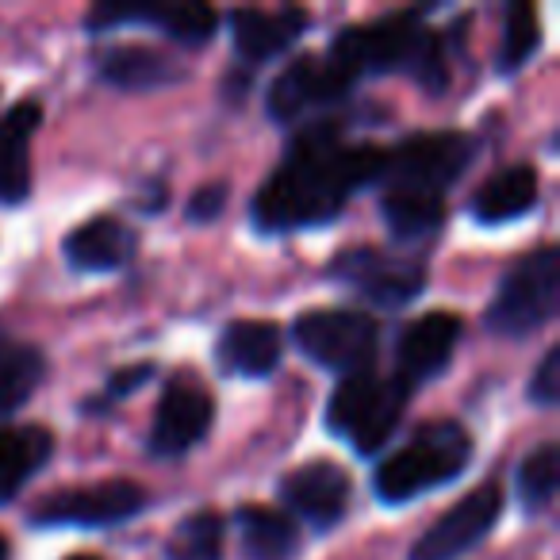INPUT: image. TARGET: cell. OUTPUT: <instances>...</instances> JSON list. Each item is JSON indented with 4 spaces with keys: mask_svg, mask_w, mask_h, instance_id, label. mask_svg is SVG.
Segmentation results:
<instances>
[{
    "mask_svg": "<svg viewBox=\"0 0 560 560\" xmlns=\"http://www.w3.org/2000/svg\"><path fill=\"white\" fill-rule=\"evenodd\" d=\"M381 170L384 147L342 142L335 124H307L254 196V226L261 234H292L330 223L353 192L381 180Z\"/></svg>",
    "mask_w": 560,
    "mask_h": 560,
    "instance_id": "cell-1",
    "label": "cell"
},
{
    "mask_svg": "<svg viewBox=\"0 0 560 560\" xmlns=\"http://www.w3.org/2000/svg\"><path fill=\"white\" fill-rule=\"evenodd\" d=\"M327 62L338 66L358 85L369 73H411L427 93L450 85V66L434 27L422 24V12H392L373 24L346 27L327 50Z\"/></svg>",
    "mask_w": 560,
    "mask_h": 560,
    "instance_id": "cell-2",
    "label": "cell"
},
{
    "mask_svg": "<svg viewBox=\"0 0 560 560\" xmlns=\"http://www.w3.org/2000/svg\"><path fill=\"white\" fill-rule=\"evenodd\" d=\"M468 465H472V438L457 422H430L404 450L381 460L373 472V491L388 506L411 503L422 491L453 483Z\"/></svg>",
    "mask_w": 560,
    "mask_h": 560,
    "instance_id": "cell-3",
    "label": "cell"
},
{
    "mask_svg": "<svg viewBox=\"0 0 560 560\" xmlns=\"http://www.w3.org/2000/svg\"><path fill=\"white\" fill-rule=\"evenodd\" d=\"M560 304V249L541 246L522 257L503 277L483 312V327L499 338H526L557 315Z\"/></svg>",
    "mask_w": 560,
    "mask_h": 560,
    "instance_id": "cell-4",
    "label": "cell"
},
{
    "mask_svg": "<svg viewBox=\"0 0 560 560\" xmlns=\"http://www.w3.org/2000/svg\"><path fill=\"white\" fill-rule=\"evenodd\" d=\"M407 396H411V388L399 384L396 376H346L327 404V427L342 442H350L361 457H373L404 419Z\"/></svg>",
    "mask_w": 560,
    "mask_h": 560,
    "instance_id": "cell-5",
    "label": "cell"
},
{
    "mask_svg": "<svg viewBox=\"0 0 560 560\" xmlns=\"http://www.w3.org/2000/svg\"><path fill=\"white\" fill-rule=\"evenodd\" d=\"M292 338L315 365L330 373H369L381 350V323L358 307H315L292 323Z\"/></svg>",
    "mask_w": 560,
    "mask_h": 560,
    "instance_id": "cell-6",
    "label": "cell"
},
{
    "mask_svg": "<svg viewBox=\"0 0 560 560\" xmlns=\"http://www.w3.org/2000/svg\"><path fill=\"white\" fill-rule=\"evenodd\" d=\"M472 165V139L460 131L411 135L399 147L384 150V170L376 185L411 188V192L445 196V188Z\"/></svg>",
    "mask_w": 560,
    "mask_h": 560,
    "instance_id": "cell-7",
    "label": "cell"
},
{
    "mask_svg": "<svg viewBox=\"0 0 560 560\" xmlns=\"http://www.w3.org/2000/svg\"><path fill=\"white\" fill-rule=\"evenodd\" d=\"M147 511V491L131 480H104L89 488H62L32 511L35 526H119Z\"/></svg>",
    "mask_w": 560,
    "mask_h": 560,
    "instance_id": "cell-8",
    "label": "cell"
},
{
    "mask_svg": "<svg viewBox=\"0 0 560 560\" xmlns=\"http://www.w3.org/2000/svg\"><path fill=\"white\" fill-rule=\"evenodd\" d=\"M335 277L373 307H404L427 289V265L407 254H384L376 246H353L338 254Z\"/></svg>",
    "mask_w": 560,
    "mask_h": 560,
    "instance_id": "cell-9",
    "label": "cell"
},
{
    "mask_svg": "<svg viewBox=\"0 0 560 560\" xmlns=\"http://www.w3.org/2000/svg\"><path fill=\"white\" fill-rule=\"evenodd\" d=\"M350 89H353V81L346 78L338 66H330L327 55L323 58L304 55L272 78L265 108H269V116L277 119V124H304V119L342 104L346 96H350Z\"/></svg>",
    "mask_w": 560,
    "mask_h": 560,
    "instance_id": "cell-10",
    "label": "cell"
},
{
    "mask_svg": "<svg viewBox=\"0 0 560 560\" xmlns=\"http://www.w3.org/2000/svg\"><path fill=\"white\" fill-rule=\"evenodd\" d=\"M499 514H503V488L495 480L480 483L415 541L411 560H460L480 541H488V534L499 526Z\"/></svg>",
    "mask_w": 560,
    "mask_h": 560,
    "instance_id": "cell-11",
    "label": "cell"
},
{
    "mask_svg": "<svg viewBox=\"0 0 560 560\" xmlns=\"http://www.w3.org/2000/svg\"><path fill=\"white\" fill-rule=\"evenodd\" d=\"M211 419H215V404H211L208 388L200 381H192V376H173L154 411L150 453L158 460L185 457L188 450H196L208 438Z\"/></svg>",
    "mask_w": 560,
    "mask_h": 560,
    "instance_id": "cell-12",
    "label": "cell"
},
{
    "mask_svg": "<svg viewBox=\"0 0 560 560\" xmlns=\"http://www.w3.org/2000/svg\"><path fill=\"white\" fill-rule=\"evenodd\" d=\"M350 472L338 460L315 457L280 480V499L315 529H335L350 506Z\"/></svg>",
    "mask_w": 560,
    "mask_h": 560,
    "instance_id": "cell-13",
    "label": "cell"
},
{
    "mask_svg": "<svg viewBox=\"0 0 560 560\" xmlns=\"http://www.w3.org/2000/svg\"><path fill=\"white\" fill-rule=\"evenodd\" d=\"M460 315L453 312H430V315H419L411 327L399 335V346H396V381L415 388L422 381H434L445 365H450L453 350L460 342Z\"/></svg>",
    "mask_w": 560,
    "mask_h": 560,
    "instance_id": "cell-14",
    "label": "cell"
},
{
    "mask_svg": "<svg viewBox=\"0 0 560 560\" xmlns=\"http://www.w3.org/2000/svg\"><path fill=\"white\" fill-rule=\"evenodd\" d=\"M119 24H154L180 47H203L219 32V12L208 4H177V9H158V4H101L89 16L93 32H112Z\"/></svg>",
    "mask_w": 560,
    "mask_h": 560,
    "instance_id": "cell-15",
    "label": "cell"
},
{
    "mask_svg": "<svg viewBox=\"0 0 560 560\" xmlns=\"http://www.w3.org/2000/svg\"><path fill=\"white\" fill-rule=\"evenodd\" d=\"M284 358V330L269 319H234L219 330L215 361L226 376L265 381Z\"/></svg>",
    "mask_w": 560,
    "mask_h": 560,
    "instance_id": "cell-16",
    "label": "cell"
},
{
    "mask_svg": "<svg viewBox=\"0 0 560 560\" xmlns=\"http://www.w3.org/2000/svg\"><path fill=\"white\" fill-rule=\"evenodd\" d=\"M307 24H312V16L304 9H238L231 12L234 50H238V58L246 66H261L269 58H277L280 50H289L307 32Z\"/></svg>",
    "mask_w": 560,
    "mask_h": 560,
    "instance_id": "cell-17",
    "label": "cell"
},
{
    "mask_svg": "<svg viewBox=\"0 0 560 560\" xmlns=\"http://www.w3.org/2000/svg\"><path fill=\"white\" fill-rule=\"evenodd\" d=\"M139 234L116 215H93L66 234V261L78 272H116L135 257Z\"/></svg>",
    "mask_w": 560,
    "mask_h": 560,
    "instance_id": "cell-18",
    "label": "cell"
},
{
    "mask_svg": "<svg viewBox=\"0 0 560 560\" xmlns=\"http://www.w3.org/2000/svg\"><path fill=\"white\" fill-rule=\"evenodd\" d=\"M43 108L35 101H20L0 119V203H24L32 192V135L39 131Z\"/></svg>",
    "mask_w": 560,
    "mask_h": 560,
    "instance_id": "cell-19",
    "label": "cell"
},
{
    "mask_svg": "<svg viewBox=\"0 0 560 560\" xmlns=\"http://www.w3.org/2000/svg\"><path fill=\"white\" fill-rule=\"evenodd\" d=\"M55 434L47 427H0V506L12 503L32 476L47 468Z\"/></svg>",
    "mask_w": 560,
    "mask_h": 560,
    "instance_id": "cell-20",
    "label": "cell"
},
{
    "mask_svg": "<svg viewBox=\"0 0 560 560\" xmlns=\"http://www.w3.org/2000/svg\"><path fill=\"white\" fill-rule=\"evenodd\" d=\"M101 78L124 93H150L185 81V66L154 47H112L101 55Z\"/></svg>",
    "mask_w": 560,
    "mask_h": 560,
    "instance_id": "cell-21",
    "label": "cell"
},
{
    "mask_svg": "<svg viewBox=\"0 0 560 560\" xmlns=\"http://www.w3.org/2000/svg\"><path fill=\"white\" fill-rule=\"evenodd\" d=\"M234 526H238L246 560H296L300 526L292 522V514L272 511V506L261 503H246L234 511Z\"/></svg>",
    "mask_w": 560,
    "mask_h": 560,
    "instance_id": "cell-22",
    "label": "cell"
},
{
    "mask_svg": "<svg viewBox=\"0 0 560 560\" xmlns=\"http://www.w3.org/2000/svg\"><path fill=\"white\" fill-rule=\"evenodd\" d=\"M534 203H537V173L529 165H511V170L495 173V177H488L476 188L468 211H472L476 223L495 226L526 215Z\"/></svg>",
    "mask_w": 560,
    "mask_h": 560,
    "instance_id": "cell-23",
    "label": "cell"
},
{
    "mask_svg": "<svg viewBox=\"0 0 560 560\" xmlns=\"http://www.w3.org/2000/svg\"><path fill=\"white\" fill-rule=\"evenodd\" d=\"M381 211L388 231L399 242H419L430 238L434 231H442L445 223V196L430 192H411V188H384Z\"/></svg>",
    "mask_w": 560,
    "mask_h": 560,
    "instance_id": "cell-24",
    "label": "cell"
},
{
    "mask_svg": "<svg viewBox=\"0 0 560 560\" xmlns=\"http://www.w3.org/2000/svg\"><path fill=\"white\" fill-rule=\"evenodd\" d=\"M43 369H47V358L32 342L0 338V419H9L32 399L43 381Z\"/></svg>",
    "mask_w": 560,
    "mask_h": 560,
    "instance_id": "cell-25",
    "label": "cell"
},
{
    "mask_svg": "<svg viewBox=\"0 0 560 560\" xmlns=\"http://www.w3.org/2000/svg\"><path fill=\"white\" fill-rule=\"evenodd\" d=\"M226 522L215 511H196L173 526L165 560H223Z\"/></svg>",
    "mask_w": 560,
    "mask_h": 560,
    "instance_id": "cell-26",
    "label": "cell"
},
{
    "mask_svg": "<svg viewBox=\"0 0 560 560\" xmlns=\"http://www.w3.org/2000/svg\"><path fill=\"white\" fill-rule=\"evenodd\" d=\"M541 47V20L537 9L526 0H514L506 9V24H503V47H499V73H518L529 58Z\"/></svg>",
    "mask_w": 560,
    "mask_h": 560,
    "instance_id": "cell-27",
    "label": "cell"
},
{
    "mask_svg": "<svg viewBox=\"0 0 560 560\" xmlns=\"http://www.w3.org/2000/svg\"><path fill=\"white\" fill-rule=\"evenodd\" d=\"M518 495L529 514L549 511L552 495H557V445L552 442L537 445L518 465Z\"/></svg>",
    "mask_w": 560,
    "mask_h": 560,
    "instance_id": "cell-28",
    "label": "cell"
},
{
    "mask_svg": "<svg viewBox=\"0 0 560 560\" xmlns=\"http://www.w3.org/2000/svg\"><path fill=\"white\" fill-rule=\"evenodd\" d=\"M154 376V365L150 361H139V365H127V369H119V373H112V381H108V388L101 392V396H93L85 404V411H108V407H116L119 399H127L131 392H139L142 384Z\"/></svg>",
    "mask_w": 560,
    "mask_h": 560,
    "instance_id": "cell-29",
    "label": "cell"
},
{
    "mask_svg": "<svg viewBox=\"0 0 560 560\" xmlns=\"http://www.w3.org/2000/svg\"><path fill=\"white\" fill-rule=\"evenodd\" d=\"M526 396L534 399L537 407H552L560 399V350H557V346H552V350L541 358V365H537Z\"/></svg>",
    "mask_w": 560,
    "mask_h": 560,
    "instance_id": "cell-30",
    "label": "cell"
},
{
    "mask_svg": "<svg viewBox=\"0 0 560 560\" xmlns=\"http://www.w3.org/2000/svg\"><path fill=\"white\" fill-rule=\"evenodd\" d=\"M226 196H231L226 180H211V185L196 188L192 200H188V219H192V223H211V219H219L226 208Z\"/></svg>",
    "mask_w": 560,
    "mask_h": 560,
    "instance_id": "cell-31",
    "label": "cell"
},
{
    "mask_svg": "<svg viewBox=\"0 0 560 560\" xmlns=\"http://www.w3.org/2000/svg\"><path fill=\"white\" fill-rule=\"evenodd\" d=\"M0 560H9V541L4 537H0Z\"/></svg>",
    "mask_w": 560,
    "mask_h": 560,
    "instance_id": "cell-32",
    "label": "cell"
},
{
    "mask_svg": "<svg viewBox=\"0 0 560 560\" xmlns=\"http://www.w3.org/2000/svg\"><path fill=\"white\" fill-rule=\"evenodd\" d=\"M66 560H101V557H93V552H78V557H66Z\"/></svg>",
    "mask_w": 560,
    "mask_h": 560,
    "instance_id": "cell-33",
    "label": "cell"
}]
</instances>
